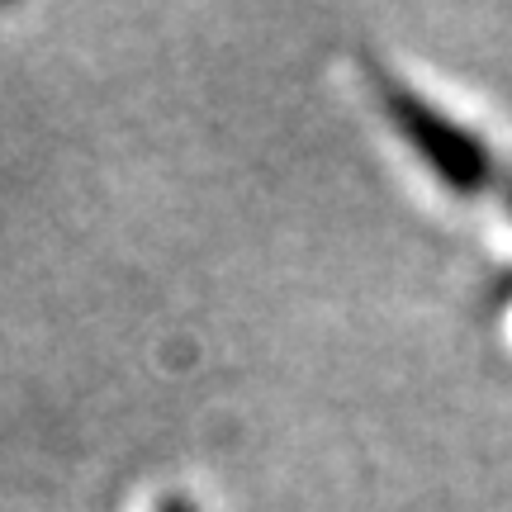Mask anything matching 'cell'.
<instances>
[{
    "label": "cell",
    "instance_id": "cell-3",
    "mask_svg": "<svg viewBox=\"0 0 512 512\" xmlns=\"http://www.w3.org/2000/svg\"><path fill=\"white\" fill-rule=\"evenodd\" d=\"M508 204H512V185H508Z\"/></svg>",
    "mask_w": 512,
    "mask_h": 512
},
{
    "label": "cell",
    "instance_id": "cell-1",
    "mask_svg": "<svg viewBox=\"0 0 512 512\" xmlns=\"http://www.w3.org/2000/svg\"><path fill=\"white\" fill-rule=\"evenodd\" d=\"M375 95H380L389 124L399 128L403 138H408V147H413L456 195H479V190L494 185L498 162L479 133L456 124V119L441 114L437 105H427L413 86H403L399 76H389V72H375Z\"/></svg>",
    "mask_w": 512,
    "mask_h": 512
},
{
    "label": "cell",
    "instance_id": "cell-2",
    "mask_svg": "<svg viewBox=\"0 0 512 512\" xmlns=\"http://www.w3.org/2000/svg\"><path fill=\"white\" fill-rule=\"evenodd\" d=\"M157 512H195V508H190L181 494H171V498H162V508H157Z\"/></svg>",
    "mask_w": 512,
    "mask_h": 512
}]
</instances>
